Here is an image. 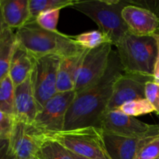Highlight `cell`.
<instances>
[{
  "label": "cell",
  "mask_w": 159,
  "mask_h": 159,
  "mask_svg": "<svg viewBox=\"0 0 159 159\" xmlns=\"http://www.w3.org/2000/svg\"><path fill=\"white\" fill-rule=\"evenodd\" d=\"M5 141H3V140H0V148H1L2 146V144H4Z\"/></svg>",
  "instance_id": "33"
},
{
  "label": "cell",
  "mask_w": 159,
  "mask_h": 159,
  "mask_svg": "<svg viewBox=\"0 0 159 159\" xmlns=\"http://www.w3.org/2000/svg\"><path fill=\"white\" fill-rule=\"evenodd\" d=\"M59 143L68 151L79 156L90 159H110L107 154L102 130L95 127L62 130L43 137Z\"/></svg>",
  "instance_id": "5"
},
{
  "label": "cell",
  "mask_w": 159,
  "mask_h": 159,
  "mask_svg": "<svg viewBox=\"0 0 159 159\" xmlns=\"http://www.w3.org/2000/svg\"><path fill=\"white\" fill-rule=\"evenodd\" d=\"M15 123L16 119L13 116L0 110V140L9 141Z\"/></svg>",
  "instance_id": "25"
},
{
  "label": "cell",
  "mask_w": 159,
  "mask_h": 159,
  "mask_svg": "<svg viewBox=\"0 0 159 159\" xmlns=\"http://www.w3.org/2000/svg\"><path fill=\"white\" fill-rule=\"evenodd\" d=\"M113 51L111 43H103L93 49H86L79 61L75 78V94L86 89L101 79L105 73Z\"/></svg>",
  "instance_id": "7"
},
{
  "label": "cell",
  "mask_w": 159,
  "mask_h": 159,
  "mask_svg": "<svg viewBox=\"0 0 159 159\" xmlns=\"http://www.w3.org/2000/svg\"><path fill=\"white\" fill-rule=\"evenodd\" d=\"M16 41L35 58L48 54H57L61 58L82 54L85 48L74 37L57 31H49L40 27L36 20L28 21L17 29Z\"/></svg>",
  "instance_id": "2"
},
{
  "label": "cell",
  "mask_w": 159,
  "mask_h": 159,
  "mask_svg": "<svg viewBox=\"0 0 159 159\" xmlns=\"http://www.w3.org/2000/svg\"><path fill=\"white\" fill-rule=\"evenodd\" d=\"M129 4L120 0H75L71 8L89 17L99 26V30L116 46L129 29L122 16V11Z\"/></svg>",
  "instance_id": "4"
},
{
  "label": "cell",
  "mask_w": 159,
  "mask_h": 159,
  "mask_svg": "<svg viewBox=\"0 0 159 159\" xmlns=\"http://www.w3.org/2000/svg\"><path fill=\"white\" fill-rule=\"evenodd\" d=\"M152 80V76L138 73H123L114 82L107 111L116 110L127 102L145 99V85Z\"/></svg>",
  "instance_id": "10"
},
{
  "label": "cell",
  "mask_w": 159,
  "mask_h": 159,
  "mask_svg": "<svg viewBox=\"0 0 159 159\" xmlns=\"http://www.w3.org/2000/svg\"><path fill=\"white\" fill-rule=\"evenodd\" d=\"M159 158V135L146 144L137 155L134 159Z\"/></svg>",
  "instance_id": "27"
},
{
  "label": "cell",
  "mask_w": 159,
  "mask_h": 159,
  "mask_svg": "<svg viewBox=\"0 0 159 159\" xmlns=\"http://www.w3.org/2000/svg\"><path fill=\"white\" fill-rule=\"evenodd\" d=\"M35 60V57L16 41L9 71L14 86H18L30 76Z\"/></svg>",
  "instance_id": "15"
},
{
  "label": "cell",
  "mask_w": 159,
  "mask_h": 159,
  "mask_svg": "<svg viewBox=\"0 0 159 159\" xmlns=\"http://www.w3.org/2000/svg\"><path fill=\"white\" fill-rule=\"evenodd\" d=\"M16 43V33L12 29L5 26L0 34V82L9 75Z\"/></svg>",
  "instance_id": "18"
},
{
  "label": "cell",
  "mask_w": 159,
  "mask_h": 159,
  "mask_svg": "<svg viewBox=\"0 0 159 159\" xmlns=\"http://www.w3.org/2000/svg\"><path fill=\"white\" fill-rule=\"evenodd\" d=\"M124 72L116 51H112L103 75L93 85L75 95L65 118L64 130L95 127L107 111L114 82Z\"/></svg>",
  "instance_id": "1"
},
{
  "label": "cell",
  "mask_w": 159,
  "mask_h": 159,
  "mask_svg": "<svg viewBox=\"0 0 159 159\" xmlns=\"http://www.w3.org/2000/svg\"><path fill=\"white\" fill-rule=\"evenodd\" d=\"M40 141L29 133L26 124L16 120L12 135L9 140L11 152L16 159H30L35 157Z\"/></svg>",
  "instance_id": "14"
},
{
  "label": "cell",
  "mask_w": 159,
  "mask_h": 159,
  "mask_svg": "<svg viewBox=\"0 0 159 159\" xmlns=\"http://www.w3.org/2000/svg\"><path fill=\"white\" fill-rule=\"evenodd\" d=\"M15 86L9 75L0 82V110L14 116Z\"/></svg>",
  "instance_id": "21"
},
{
  "label": "cell",
  "mask_w": 159,
  "mask_h": 159,
  "mask_svg": "<svg viewBox=\"0 0 159 159\" xmlns=\"http://www.w3.org/2000/svg\"><path fill=\"white\" fill-rule=\"evenodd\" d=\"M30 159H37V158H36V157H33V158H30Z\"/></svg>",
  "instance_id": "34"
},
{
  "label": "cell",
  "mask_w": 159,
  "mask_h": 159,
  "mask_svg": "<svg viewBox=\"0 0 159 159\" xmlns=\"http://www.w3.org/2000/svg\"><path fill=\"white\" fill-rule=\"evenodd\" d=\"M102 131L129 138H140L159 128L158 124H148L133 116L124 114L118 109L106 111L99 120Z\"/></svg>",
  "instance_id": "9"
},
{
  "label": "cell",
  "mask_w": 159,
  "mask_h": 159,
  "mask_svg": "<svg viewBox=\"0 0 159 159\" xmlns=\"http://www.w3.org/2000/svg\"><path fill=\"white\" fill-rule=\"evenodd\" d=\"M0 159H16L9 148V141H5L0 148Z\"/></svg>",
  "instance_id": "28"
},
{
  "label": "cell",
  "mask_w": 159,
  "mask_h": 159,
  "mask_svg": "<svg viewBox=\"0 0 159 159\" xmlns=\"http://www.w3.org/2000/svg\"><path fill=\"white\" fill-rule=\"evenodd\" d=\"M73 37L79 44L85 49H93L103 43H111L108 37L99 30L82 33L79 35L73 36Z\"/></svg>",
  "instance_id": "22"
},
{
  "label": "cell",
  "mask_w": 159,
  "mask_h": 159,
  "mask_svg": "<svg viewBox=\"0 0 159 159\" xmlns=\"http://www.w3.org/2000/svg\"><path fill=\"white\" fill-rule=\"evenodd\" d=\"M115 47L124 72L153 77L158 54L156 34L139 36L129 31Z\"/></svg>",
  "instance_id": "3"
},
{
  "label": "cell",
  "mask_w": 159,
  "mask_h": 159,
  "mask_svg": "<svg viewBox=\"0 0 159 159\" xmlns=\"http://www.w3.org/2000/svg\"><path fill=\"white\" fill-rule=\"evenodd\" d=\"M75 91L57 93L38 112L30 125H26L29 133L40 141L43 137L64 130L67 112L75 98Z\"/></svg>",
  "instance_id": "6"
},
{
  "label": "cell",
  "mask_w": 159,
  "mask_h": 159,
  "mask_svg": "<svg viewBox=\"0 0 159 159\" xmlns=\"http://www.w3.org/2000/svg\"><path fill=\"white\" fill-rule=\"evenodd\" d=\"M35 157L37 159H73L65 148L49 139L40 141Z\"/></svg>",
  "instance_id": "19"
},
{
  "label": "cell",
  "mask_w": 159,
  "mask_h": 159,
  "mask_svg": "<svg viewBox=\"0 0 159 159\" xmlns=\"http://www.w3.org/2000/svg\"><path fill=\"white\" fill-rule=\"evenodd\" d=\"M155 4L157 5L155 7H153V6H150V7H148L147 9H150L151 11H152L153 12H155L159 18V2H155Z\"/></svg>",
  "instance_id": "30"
},
{
  "label": "cell",
  "mask_w": 159,
  "mask_h": 159,
  "mask_svg": "<svg viewBox=\"0 0 159 159\" xmlns=\"http://www.w3.org/2000/svg\"><path fill=\"white\" fill-rule=\"evenodd\" d=\"M61 59L57 54H48L36 58L30 79L39 111L57 94V70Z\"/></svg>",
  "instance_id": "8"
},
{
  "label": "cell",
  "mask_w": 159,
  "mask_h": 159,
  "mask_svg": "<svg viewBox=\"0 0 159 159\" xmlns=\"http://www.w3.org/2000/svg\"><path fill=\"white\" fill-rule=\"evenodd\" d=\"M69 152V151H68ZM70 154H71V157H72L73 159H90V158H84V157H82V156H79V155H75V154L74 153H71V152H69Z\"/></svg>",
  "instance_id": "32"
},
{
  "label": "cell",
  "mask_w": 159,
  "mask_h": 159,
  "mask_svg": "<svg viewBox=\"0 0 159 159\" xmlns=\"http://www.w3.org/2000/svg\"><path fill=\"white\" fill-rule=\"evenodd\" d=\"M83 53L61 59L57 70V93L74 91L76 71Z\"/></svg>",
  "instance_id": "17"
},
{
  "label": "cell",
  "mask_w": 159,
  "mask_h": 159,
  "mask_svg": "<svg viewBox=\"0 0 159 159\" xmlns=\"http://www.w3.org/2000/svg\"><path fill=\"white\" fill-rule=\"evenodd\" d=\"M75 2V0H29V21L36 20L37 16L41 12L71 7Z\"/></svg>",
  "instance_id": "20"
},
{
  "label": "cell",
  "mask_w": 159,
  "mask_h": 159,
  "mask_svg": "<svg viewBox=\"0 0 159 159\" xmlns=\"http://www.w3.org/2000/svg\"><path fill=\"white\" fill-rule=\"evenodd\" d=\"M5 25L11 29H19L30 20L29 0H0Z\"/></svg>",
  "instance_id": "16"
},
{
  "label": "cell",
  "mask_w": 159,
  "mask_h": 159,
  "mask_svg": "<svg viewBox=\"0 0 159 159\" xmlns=\"http://www.w3.org/2000/svg\"><path fill=\"white\" fill-rule=\"evenodd\" d=\"M5 23L4 20H3L2 18V10H1V7H0V34H1L3 28L5 27Z\"/></svg>",
  "instance_id": "31"
},
{
  "label": "cell",
  "mask_w": 159,
  "mask_h": 159,
  "mask_svg": "<svg viewBox=\"0 0 159 159\" xmlns=\"http://www.w3.org/2000/svg\"><path fill=\"white\" fill-rule=\"evenodd\" d=\"M122 16L130 33L139 36L159 34V18L147 8L129 4L124 8Z\"/></svg>",
  "instance_id": "12"
},
{
  "label": "cell",
  "mask_w": 159,
  "mask_h": 159,
  "mask_svg": "<svg viewBox=\"0 0 159 159\" xmlns=\"http://www.w3.org/2000/svg\"><path fill=\"white\" fill-rule=\"evenodd\" d=\"M159 135V128L140 137L129 138L102 131V139L110 159H134L140 151Z\"/></svg>",
  "instance_id": "11"
},
{
  "label": "cell",
  "mask_w": 159,
  "mask_h": 159,
  "mask_svg": "<svg viewBox=\"0 0 159 159\" xmlns=\"http://www.w3.org/2000/svg\"><path fill=\"white\" fill-rule=\"evenodd\" d=\"M61 9H52L41 12L37 16L36 22L43 29L49 31H57V26L59 20Z\"/></svg>",
  "instance_id": "24"
},
{
  "label": "cell",
  "mask_w": 159,
  "mask_h": 159,
  "mask_svg": "<svg viewBox=\"0 0 159 159\" xmlns=\"http://www.w3.org/2000/svg\"><path fill=\"white\" fill-rule=\"evenodd\" d=\"M157 41H158V54H157L156 61L154 68V81L159 83V34H156Z\"/></svg>",
  "instance_id": "29"
},
{
  "label": "cell",
  "mask_w": 159,
  "mask_h": 159,
  "mask_svg": "<svg viewBox=\"0 0 159 159\" xmlns=\"http://www.w3.org/2000/svg\"><path fill=\"white\" fill-rule=\"evenodd\" d=\"M145 99L152 104L155 113L159 116V83L149 81L145 85Z\"/></svg>",
  "instance_id": "26"
},
{
  "label": "cell",
  "mask_w": 159,
  "mask_h": 159,
  "mask_svg": "<svg viewBox=\"0 0 159 159\" xmlns=\"http://www.w3.org/2000/svg\"><path fill=\"white\" fill-rule=\"evenodd\" d=\"M39 112L34 96L30 76L23 83L15 87L14 117L16 120L30 125Z\"/></svg>",
  "instance_id": "13"
},
{
  "label": "cell",
  "mask_w": 159,
  "mask_h": 159,
  "mask_svg": "<svg viewBox=\"0 0 159 159\" xmlns=\"http://www.w3.org/2000/svg\"><path fill=\"white\" fill-rule=\"evenodd\" d=\"M118 110L124 114L133 117L155 112L152 104L146 99H140L127 102L120 106Z\"/></svg>",
  "instance_id": "23"
}]
</instances>
